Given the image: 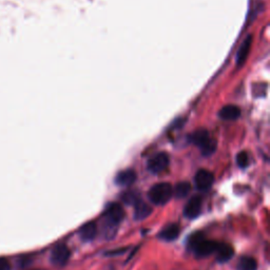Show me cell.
Segmentation results:
<instances>
[{
  "instance_id": "cell-1",
  "label": "cell",
  "mask_w": 270,
  "mask_h": 270,
  "mask_svg": "<svg viewBox=\"0 0 270 270\" xmlns=\"http://www.w3.org/2000/svg\"><path fill=\"white\" fill-rule=\"evenodd\" d=\"M124 210L118 203H111L103 212V234L106 238H113L116 234L117 226L122 222Z\"/></svg>"
},
{
  "instance_id": "cell-2",
  "label": "cell",
  "mask_w": 270,
  "mask_h": 270,
  "mask_svg": "<svg viewBox=\"0 0 270 270\" xmlns=\"http://www.w3.org/2000/svg\"><path fill=\"white\" fill-rule=\"evenodd\" d=\"M220 243L206 240L204 234L201 232H196L192 234L189 238V248L195 253L196 256L199 257H206L209 256L212 253H215L217 246Z\"/></svg>"
},
{
  "instance_id": "cell-3",
  "label": "cell",
  "mask_w": 270,
  "mask_h": 270,
  "mask_svg": "<svg viewBox=\"0 0 270 270\" xmlns=\"http://www.w3.org/2000/svg\"><path fill=\"white\" fill-rule=\"evenodd\" d=\"M173 195V188L169 183H160L154 185L148 192V197L154 205H165Z\"/></svg>"
},
{
  "instance_id": "cell-4",
  "label": "cell",
  "mask_w": 270,
  "mask_h": 270,
  "mask_svg": "<svg viewBox=\"0 0 270 270\" xmlns=\"http://www.w3.org/2000/svg\"><path fill=\"white\" fill-rule=\"evenodd\" d=\"M191 141L203 151L205 155H209L215 150V143L211 140L209 133L206 130L196 131L191 137Z\"/></svg>"
},
{
  "instance_id": "cell-5",
  "label": "cell",
  "mask_w": 270,
  "mask_h": 270,
  "mask_svg": "<svg viewBox=\"0 0 270 270\" xmlns=\"http://www.w3.org/2000/svg\"><path fill=\"white\" fill-rule=\"evenodd\" d=\"M168 165H169L168 154L165 152H160L153 155V157L148 161L147 168L151 173L159 174L167 168Z\"/></svg>"
},
{
  "instance_id": "cell-6",
  "label": "cell",
  "mask_w": 270,
  "mask_h": 270,
  "mask_svg": "<svg viewBox=\"0 0 270 270\" xmlns=\"http://www.w3.org/2000/svg\"><path fill=\"white\" fill-rule=\"evenodd\" d=\"M70 255V249L66 245H57L51 252L50 261L56 266H64L69 261Z\"/></svg>"
},
{
  "instance_id": "cell-7",
  "label": "cell",
  "mask_w": 270,
  "mask_h": 270,
  "mask_svg": "<svg viewBox=\"0 0 270 270\" xmlns=\"http://www.w3.org/2000/svg\"><path fill=\"white\" fill-rule=\"evenodd\" d=\"M194 182L197 189L205 191L211 188V186L213 185L214 182V176L210 171L206 169H201L196 172Z\"/></svg>"
},
{
  "instance_id": "cell-8",
  "label": "cell",
  "mask_w": 270,
  "mask_h": 270,
  "mask_svg": "<svg viewBox=\"0 0 270 270\" xmlns=\"http://www.w3.org/2000/svg\"><path fill=\"white\" fill-rule=\"evenodd\" d=\"M203 201L200 196H193L184 208V214L188 219H195L202 212Z\"/></svg>"
},
{
  "instance_id": "cell-9",
  "label": "cell",
  "mask_w": 270,
  "mask_h": 270,
  "mask_svg": "<svg viewBox=\"0 0 270 270\" xmlns=\"http://www.w3.org/2000/svg\"><path fill=\"white\" fill-rule=\"evenodd\" d=\"M181 233V228L178 224H169L166 226L164 229L160 232L159 237L161 240H164L166 242H171L176 240Z\"/></svg>"
},
{
  "instance_id": "cell-10",
  "label": "cell",
  "mask_w": 270,
  "mask_h": 270,
  "mask_svg": "<svg viewBox=\"0 0 270 270\" xmlns=\"http://www.w3.org/2000/svg\"><path fill=\"white\" fill-rule=\"evenodd\" d=\"M97 234V226L94 222H89L82 225L79 229V236L81 241L91 242L95 238Z\"/></svg>"
},
{
  "instance_id": "cell-11",
  "label": "cell",
  "mask_w": 270,
  "mask_h": 270,
  "mask_svg": "<svg viewBox=\"0 0 270 270\" xmlns=\"http://www.w3.org/2000/svg\"><path fill=\"white\" fill-rule=\"evenodd\" d=\"M137 181V173L131 169L122 170L115 176V184L121 187H128Z\"/></svg>"
},
{
  "instance_id": "cell-12",
  "label": "cell",
  "mask_w": 270,
  "mask_h": 270,
  "mask_svg": "<svg viewBox=\"0 0 270 270\" xmlns=\"http://www.w3.org/2000/svg\"><path fill=\"white\" fill-rule=\"evenodd\" d=\"M216 261L219 263H226L233 257L234 255V250L230 245L227 244H219L216 249Z\"/></svg>"
},
{
  "instance_id": "cell-13",
  "label": "cell",
  "mask_w": 270,
  "mask_h": 270,
  "mask_svg": "<svg viewBox=\"0 0 270 270\" xmlns=\"http://www.w3.org/2000/svg\"><path fill=\"white\" fill-rule=\"evenodd\" d=\"M135 211H134V220L137 221H143L145 219H147L148 216H150V214L152 213V207L143 202L142 200L134 206Z\"/></svg>"
},
{
  "instance_id": "cell-14",
  "label": "cell",
  "mask_w": 270,
  "mask_h": 270,
  "mask_svg": "<svg viewBox=\"0 0 270 270\" xmlns=\"http://www.w3.org/2000/svg\"><path fill=\"white\" fill-rule=\"evenodd\" d=\"M241 110L234 105L225 106L220 111V116L225 120H234L240 117Z\"/></svg>"
},
{
  "instance_id": "cell-15",
  "label": "cell",
  "mask_w": 270,
  "mask_h": 270,
  "mask_svg": "<svg viewBox=\"0 0 270 270\" xmlns=\"http://www.w3.org/2000/svg\"><path fill=\"white\" fill-rule=\"evenodd\" d=\"M191 191V185L188 182H181L173 189V195L178 199H184Z\"/></svg>"
},
{
  "instance_id": "cell-16",
  "label": "cell",
  "mask_w": 270,
  "mask_h": 270,
  "mask_svg": "<svg viewBox=\"0 0 270 270\" xmlns=\"http://www.w3.org/2000/svg\"><path fill=\"white\" fill-rule=\"evenodd\" d=\"M251 36H248L247 39L244 41L243 45L241 46L240 48V51H238V54H237V64L238 65H242L243 62L246 60L247 58V55L249 53V50H250V46H251Z\"/></svg>"
},
{
  "instance_id": "cell-17",
  "label": "cell",
  "mask_w": 270,
  "mask_h": 270,
  "mask_svg": "<svg viewBox=\"0 0 270 270\" xmlns=\"http://www.w3.org/2000/svg\"><path fill=\"white\" fill-rule=\"evenodd\" d=\"M257 263L251 256H243L237 264V270H256Z\"/></svg>"
},
{
  "instance_id": "cell-18",
  "label": "cell",
  "mask_w": 270,
  "mask_h": 270,
  "mask_svg": "<svg viewBox=\"0 0 270 270\" xmlns=\"http://www.w3.org/2000/svg\"><path fill=\"white\" fill-rule=\"evenodd\" d=\"M142 199H141L140 193L135 190L123 192L121 195V201L129 206H135Z\"/></svg>"
},
{
  "instance_id": "cell-19",
  "label": "cell",
  "mask_w": 270,
  "mask_h": 270,
  "mask_svg": "<svg viewBox=\"0 0 270 270\" xmlns=\"http://www.w3.org/2000/svg\"><path fill=\"white\" fill-rule=\"evenodd\" d=\"M236 163L238 165V167L247 168L248 165H249V157H248V154L245 151L238 153L237 157H236Z\"/></svg>"
},
{
  "instance_id": "cell-20",
  "label": "cell",
  "mask_w": 270,
  "mask_h": 270,
  "mask_svg": "<svg viewBox=\"0 0 270 270\" xmlns=\"http://www.w3.org/2000/svg\"><path fill=\"white\" fill-rule=\"evenodd\" d=\"M0 270H11V265L5 257H0Z\"/></svg>"
},
{
  "instance_id": "cell-21",
  "label": "cell",
  "mask_w": 270,
  "mask_h": 270,
  "mask_svg": "<svg viewBox=\"0 0 270 270\" xmlns=\"http://www.w3.org/2000/svg\"><path fill=\"white\" fill-rule=\"evenodd\" d=\"M124 251H127V248H122V249H117V250H114V251H109L107 252L106 255H109V256H112V255H117V254H122Z\"/></svg>"
}]
</instances>
